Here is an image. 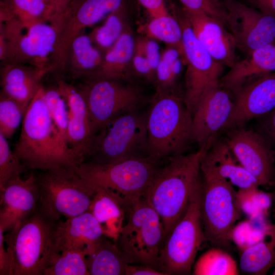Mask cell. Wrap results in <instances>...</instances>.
I'll return each mask as SVG.
<instances>
[{"instance_id": "41", "label": "cell", "mask_w": 275, "mask_h": 275, "mask_svg": "<svg viewBox=\"0 0 275 275\" xmlns=\"http://www.w3.org/2000/svg\"><path fill=\"white\" fill-rule=\"evenodd\" d=\"M188 11L205 13L222 21L226 25L227 13L214 0H178Z\"/></svg>"}, {"instance_id": "23", "label": "cell", "mask_w": 275, "mask_h": 275, "mask_svg": "<svg viewBox=\"0 0 275 275\" xmlns=\"http://www.w3.org/2000/svg\"><path fill=\"white\" fill-rule=\"evenodd\" d=\"M22 64L4 65L1 68V92L16 101L25 111L41 86V80L48 72Z\"/></svg>"}, {"instance_id": "11", "label": "cell", "mask_w": 275, "mask_h": 275, "mask_svg": "<svg viewBox=\"0 0 275 275\" xmlns=\"http://www.w3.org/2000/svg\"><path fill=\"white\" fill-rule=\"evenodd\" d=\"M201 182L192 194L183 216L166 239L158 270L166 275L189 274L198 251L205 240L200 213Z\"/></svg>"}, {"instance_id": "18", "label": "cell", "mask_w": 275, "mask_h": 275, "mask_svg": "<svg viewBox=\"0 0 275 275\" xmlns=\"http://www.w3.org/2000/svg\"><path fill=\"white\" fill-rule=\"evenodd\" d=\"M234 95V108L222 132L243 127L275 107V72L250 80Z\"/></svg>"}, {"instance_id": "24", "label": "cell", "mask_w": 275, "mask_h": 275, "mask_svg": "<svg viewBox=\"0 0 275 275\" xmlns=\"http://www.w3.org/2000/svg\"><path fill=\"white\" fill-rule=\"evenodd\" d=\"M275 72V42L257 49L236 61L222 76L219 84L233 94L243 84L259 76Z\"/></svg>"}, {"instance_id": "7", "label": "cell", "mask_w": 275, "mask_h": 275, "mask_svg": "<svg viewBox=\"0 0 275 275\" xmlns=\"http://www.w3.org/2000/svg\"><path fill=\"white\" fill-rule=\"evenodd\" d=\"M35 174L38 209L51 220L72 217L89 210L95 189L75 170L56 168Z\"/></svg>"}, {"instance_id": "15", "label": "cell", "mask_w": 275, "mask_h": 275, "mask_svg": "<svg viewBox=\"0 0 275 275\" xmlns=\"http://www.w3.org/2000/svg\"><path fill=\"white\" fill-rule=\"evenodd\" d=\"M234 106V94L219 82L204 92L192 114V140L199 148L210 147L218 137Z\"/></svg>"}, {"instance_id": "22", "label": "cell", "mask_w": 275, "mask_h": 275, "mask_svg": "<svg viewBox=\"0 0 275 275\" xmlns=\"http://www.w3.org/2000/svg\"><path fill=\"white\" fill-rule=\"evenodd\" d=\"M105 237L98 221L89 210L77 216L57 222L53 234V250H68L91 254Z\"/></svg>"}, {"instance_id": "1", "label": "cell", "mask_w": 275, "mask_h": 275, "mask_svg": "<svg viewBox=\"0 0 275 275\" xmlns=\"http://www.w3.org/2000/svg\"><path fill=\"white\" fill-rule=\"evenodd\" d=\"M14 152L28 169L75 170L80 162L64 140L48 109L42 85L29 103Z\"/></svg>"}, {"instance_id": "43", "label": "cell", "mask_w": 275, "mask_h": 275, "mask_svg": "<svg viewBox=\"0 0 275 275\" xmlns=\"http://www.w3.org/2000/svg\"><path fill=\"white\" fill-rule=\"evenodd\" d=\"M254 228L253 221L247 219L239 222L232 229L231 240L241 252L249 247Z\"/></svg>"}, {"instance_id": "30", "label": "cell", "mask_w": 275, "mask_h": 275, "mask_svg": "<svg viewBox=\"0 0 275 275\" xmlns=\"http://www.w3.org/2000/svg\"><path fill=\"white\" fill-rule=\"evenodd\" d=\"M90 35L80 34L69 47L65 71L74 77H83L97 68L102 63L103 56L93 45Z\"/></svg>"}, {"instance_id": "31", "label": "cell", "mask_w": 275, "mask_h": 275, "mask_svg": "<svg viewBox=\"0 0 275 275\" xmlns=\"http://www.w3.org/2000/svg\"><path fill=\"white\" fill-rule=\"evenodd\" d=\"M184 65H186V61L183 49L172 46L166 50L155 71L154 80L156 92L175 89V85Z\"/></svg>"}, {"instance_id": "16", "label": "cell", "mask_w": 275, "mask_h": 275, "mask_svg": "<svg viewBox=\"0 0 275 275\" xmlns=\"http://www.w3.org/2000/svg\"><path fill=\"white\" fill-rule=\"evenodd\" d=\"M226 132L224 140L260 185H274L275 151L269 144L254 129L243 127Z\"/></svg>"}, {"instance_id": "44", "label": "cell", "mask_w": 275, "mask_h": 275, "mask_svg": "<svg viewBox=\"0 0 275 275\" xmlns=\"http://www.w3.org/2000/svg\"><path fill=\"white\" fill-rule=\"evenodd\" d=\"M132 67L136 73L147 79L155 78V72L151 68L144 52L142 41L135 46L132 59Z\"/></svg>"}, {"instance_id": "32", "label": "cell", "mask_w": 275, "mask_h": 275, "mask_svg": "<svg viewBox=\"0 0 275 275\" xmlns=\"http://www.w3.org/2000/svg\"><path fill=\"white\" fill-rule=\"evenodd\" d=\"M237 263L223 249L211 248L202 254L193 265L195 275H237Z\"/></svg>"}, {"instance_id": "17", "label": "cell", "mask_w": 275, "mask_h": 275, "mask_svg": "<svg viewBox=\"0 0 275 275\" xmlns=\"http://www.w3.org/2000/svg\"><path fill=\"white\" fill-rule=\"evenodd\" d=\"M226 25L236 48L246 55L275 42V17L239 3H227Z\"/></svg>"}, {"instance_id": "8", "label": "cell", "mask_w": 275, "mask_h": 275, "mask_svg": "<svg viewBox=\"0 0 275 275\" xmlns=\"http://www.w3.org/2000/svg\"><path fill=\"white\" fill-rule=\"evenodd\" d=\"M6 45L2 65L22 64L52 71L51 59L58 33L56 17L25 24L16 18L1 22Z\"/></svg>"}, {"instance_id": "5", "label": "cell", "mask_w": 275, "mask_h": 275, "mask_svg": "<svg viewBox=\"0 0 275 275\" xmlns=\"http://www.w3.org/2000/svg\"><path fill=\"white\" fill-rule=\"evenodd\" d=\"M201 173L200 213L205 240L216 247L228 248L232 230L241 217L237 191L202 160Z\"/></svg>"}, {"instance_id": "9", "label": "cell", "mask_w": 275, "mask_h": 275, "mask_svg": "<svg viewBox=\"0 0 275 275\" xmlns=\"http://www.w3.org/2000/svg\"><path fill=\"white\" fill-rule=\"evenodd\" d=\"M127 211L128 220L116 244L128 263L146 265L158 270V258L166 241L159 215L144 197L129 206Z\"/></svg>"}, {"instance_id": "19", "label": "cell", "mask_w": 275, "mask_h": 275, "mask_svg": "<svg viewBox=\"0 0 275 275\" xmlns=\"http://www.w3.org/2000/svg\"><path fill=\"white\" fill-rule=\"evenodd\" d=\"M57 87L69 109L67 143L81 163L89 158L95 136L91 129L86 102L78 88L73 85L60 79Z\"/></svg>"}, {"instance_id": "50", "label": "cell", "mask_w": 275, "mask_h": 275, "mask_svg": "<svg viewBox=\"0 0 275 275\" xmlns=\"http://www.w3.org/2000/svg\"><path fill=\"white\" fill-rule=\"evenodd\" d=\"M47 6L52 8L57 15L62 13L71 0H42Z\"/></svg>"}, {"instance_id": "38", "label": "cell", "mask_w": 275, "mask_h": 275, "mask_svg": "<svg viewBox=\"0 0 275 275\" xmlns=\"http://www.w3.org/2000/svg\"><path fill=\"white\" fill-rule=\"evenodd\" d=\"M25 111L16 101L1 92L0 133L7 139L12 137Z\"/></svg>"}, {"instance_id": "21", "label": "cell", "mask_w": 275, "mask_h": 275, "mask_svg": "<svg viewBox=\"0 0 275 275\" xmlns=\"http://www.w3.org/2000/svg\"><path fill=\"white\" fill-rule=\"evenodd\" d=\"M182 13L203 46L217 62L231 68L235 63L234 38L221 20L205 13L191 12L183 7Z\"/></svg>"}, {"instance_id": "46", "label": "cell", "mask_w": 275, "mask_h": 275, "mask_svg": "<svg viewBox=\"0 0 275 275\" xmlns=\"http://www.w3.org/2000/svg\"><path fill=\"white\" fill-rule=\"evenodd\" d=\"M142 42L144 52L151 68L155 73L156 68L161 58L158 51V45L152 40L142 41Z\"/></svg>"}, {"instance_id": "47", "label": "cell", "mask_w": 275, "mask_h": 275, "mask_svg": "<svg viewBox=\"0 0 275 275\" xmlns=\"http://www.w3.org/2000/svg\"><path fill=\"white\" fill-rule=\"evenodd\" d=\"M4 232L0 227V275H11V261L7 247L5 246Z\"/></svg>"}, {"instance_id": "36", "label": "cell", "mask_w": 275, "mask_h": 275, "mask_svg": "<svg viewBox=\"0 0 275 275\" xmlns=\"http://www.w3.org/2000/svg\"><path fill=\"white\" fill-rule=\"evenodd\" d=\"M148 35L153 38L183 49L182 31L181 25L176 17L169 14L152 18L147 26Z\"/></svg>"}, {"instance_id": "49", "label": "cell", "mask_w": 275, "mask_h": 275, "mask_svg": "<svg viewBox=\"0 0 275 275\" xmlns=\"http://www.w3.org/2000/svg\"><path fill=\"white\" fill-rule=\"evenodd\" d=\"M261 12L275 17V0H251Z\"/></svg>"}, {"instance_id": "12", "label": "cell", "mask_w": 275, "mask_h": 275, "mask_svg": "<svg viewBox=\"0 0 275 275\" xmlns=\"http://www.w3.org/2000/svg\"><path fill=\"white\" fill-rule=\"evenodd\" d=\"M78 89L85 99L95 135L119 116L139 108L142 101L139 88L129 80H85Z\"/></svg>"}, {"instance_id": "14", "label": "cell", "mask_w": 275, "mask_h": 275, "mask_svg": "<svg viewBox=\"0 0 275 275\" xmlns=\"http://www.w3.org/2000/svg\"><path fill=\"white\" fill-rule=\"evenodd\" d=\"M126 4L127 0H71L58 16L57 39L51 58L54 66H65L70 44L84 29Z\"/></svg>"}, {"instance_id": "33", "label": "cell", "mask_w": 275, "mask_h": 275, "mask_svg": "<svg viewBox=\"0 0 275 275\" xmlns=\"http://www.w3.org/2000/svg\"><path fill=\"white\" fill-rule=\"evenodd\" d=\"M86 256V253L79 250L54 253L43 275H90Z\"/></svg>"}, {"instance_id": "13", "label": "cell", "mask_w": 275, "mask_h": 275, "mask_svg": "<svg viewBox=\"0 0 275 275\" xmlns=\"http://www.w3.org/2000/svg\"><path fill=\"white\" fill-rule=\"evenodd\" d=\"M182 31V44L186 61L184 102L191 115L204 92L222 77L224 66L208 52L195 36L182 12L177 11Z\"/></svg>"}, {"instance_id": "4", "label": "cell", "mask_w": 275, "mask_h": 275, "mask_svg": "<svg viewBox=\"0 0 275 275\" xmlns=\"http://www.w3.org/2000/svg\"><path fill=\"white\" fill-rule=\"evenodd\" d=\"M160 161L150 156L110 163L87 160L81 163L75 171L92 186L115 194L128 208L144 197L160 167Z\"/></svg>"}, {"instance_id": "34", "label": "cell", "mask_w": 275, "mask_h": 275, "mask_svg": "<svg viewBox=\"0 0 275 275\" xmlns=\"http://www.w3.org/2000/svg\"><path fill=\"white\" fill-rule=\"evenodd\" d=\"M1 2L14 18L25 24L49 20L58 15L42 0H1Z\"/></svg>"}, {"instance_id": "39", "label": "cell", "mask_w": 275, "mask_h": 275, "mask_svg": "<svg viewBox=\"0 0 275 275\" xmlns=\"http://www.w3.org/2000/svg\"><path fill=\"white\" fill-rule=\"evenodd\" d=\"M44 97L53 121L61 135L67 143L69 121V109H67V102L57 87L44 88Z\"/></svg>"}, {"instance_id": "40", "label": "cell", "mask_w": 275, "mask_h": 275, "mask_svg": "<svg viewBox=\"0 0 275 275\" xmlns=\"http://www.w3.org/2000/svg\"><path fill=\"white\" fill-rule=\"evenodd\" d=\"M258 187L239 189L237 200L242 212L251 219L264 212L269 206L270 198L266 193L260 190Z\"/></svg>"}, {"instance_id": "2", "label": "cell", "mask_w": 275, "mask_h": 275, "mask_svg": "<svg viewBox=\"0 0 275 275\" xmlns=\"http://www.w3.org/2000/svg\"><path fill=\"white\" fill-rule=\"evenodd\" d=\"M209 148L168 158L147 189L144 198L159 215L166 240L184 215L193 193L201 182V162Z\"/></svg>"}, {"instance_id": "51", "label": "cell", "mask_w": 275, "mask_h": 275, "mask_svg": "<svg viewBox=\"0 0 275 275\" xmlns=\"http://www.w3.org/2000/svg\"><path fill=\"white\" fill-rule=\"evenodd\" d=\"M216 3H217L219 5H220V1L221 0H214ZM228 0H226L227 2Z\"/></svg>"}, {"instance_id": "25", "label": "cell", "mask_w": 275, "mask_h": 275, "mask_svg": "<svg viewBox=\"0 0 275 275\" xmlns=\"http://www.w3.org/2000/svg\"><path fill=\"white\" fill-rule=\"evenodd\" d=\"M135 46L131 33L124 31L114 44L106 51L101 64L82 77L85 80H129Z\"/></svg>"}, {"instance_id": "26", "label": "cell", "mask_w": 275, "mask_h": 275, "mask_svg": "<svg viewBox=\"0 0 275 275\" xmlns=\"http://www.w3.org/2000/svg\"><path fill=\"white\" fill-rule=\"evenodd\" d=\"M202 160L239 189L260 186L258 180L240 163L224 139L217 138Z\"/></svg>"}, {"instance_id": "6", "label": "cell", "mask_w": 275, "mask_h": 275, "mask_svg": "<svg viewBox=\"0 0 275 275\" xmlns=\"http://www.w3.org/2000/svg\"><path fill=\"white\" fill-rule=\"evenodd\" d=\"M56 223L38 209L4 235L11 261V275H43L54 254Z\"/></svg>"}, {"instance_id": "10", "label": "cell", "mask_w": 275, "mask_h": 275, "mask_svg": "<svg viewBox=\"0 0 275 275\" xmlns=\"http://www.w3.org/2000/svg\"><path fill=\"white\" fill-rule=\"evenodd\" d=\"M146 121L147 112L139 108L114 119L95 135L87 160L110 163L149 156Z\"/></svg>"}, {"instance_id": "48", "label": "cell", "mask_w": 275, "mask_h": 275, "mask_svg": "<svg viewBox=\"0 0 275 275\" xmlns=\"http://www.w3.org/2000/svg\"><path fill=\"white\" fill-rule=\"evenodd\" d=\"M125 275H166L149 266L143 264H129L126 266Z\"/></svg>"}, {"instance_id": "20", "label": "cell", "mask_w": 275, "mask_h": 275, "mask_svg": "<svg viewBox=\"0 0 275 275\" xmlns=\"http://www.w3.org/2000/svg\"><path fill=\"white\" fill-rule=\"evenodd\" d=\"M0 227L12 230L33 215L39 204V192L32 171L25 179L18 177L0 191Z\"/></svg>"}, {"instance_id": "3", "label": "cell", "mask_w": 275, "mask_h": 275, "mask_svg": "<svg viewBox=\"0 0 275 275\" xmlns=\"http://www.w3.org/2000/svg\"><path fill=\"white\" fill-rule=\"evenodd\" d=\"M148 155L161 160L184 153L193 142V117L175 89L156 92L147 111Z\"/></svg>"}, {"instance_id": "35", "label": "cell", "mask_w": 275, "mask_h": 275, "mask_svg": "<svg viewBox=\"0 0 275 275\" xmlns=\"http://www.w3.org/2000/svg\"><path fill=\"white\" fill-rule=\"evenodd\" d=\"M127 6L108 15L104 23L96 29L90 35L93 42L103 49H109L124 32V19Z\"/></svg>"}, {"instance_id": "42", "label": "cell", "mask_w": 275, "mask_h": 275, "mask_svg": "<svg viewBox=\"0 0 275 275\" xmlns=\"http://www.w3.org/2000/svg\"><path fill=\"white\" fill-rule=\"evenodd\" d=\"M255 126L257 132L275 151V107L257 118Z\"/></svg>"}, {"instance_id": "45", "label": "cell", "mask_w": 275, "mask_h": 275, "mask_svg": "<svg viewBox=\"0 0 275 275\" xmlns=\"http://www.w3.org/2000/svg\"><path fill=\"white\" fill-rule=\"evenodd\" d=\"M152 17H157L169 14L164 0H136Z\"/></svg>"}, {"instance_id": "29", "label": "cell", "mask_w": 275, "mask_h": 275, "mask_svg": "<svg viewBox=\"0 0 275 275\" xmlns=\"http://www.w3.org/2000/svg\"><path fill=\"white\" fill-rule=\"evenodd\" d=\"M90 275H123L128 262L116 242L105 236L86 256Z\"/></svg>"}, {"instance_id": "27", "label": "cell", "mask_w": 275, "mask_h": 275, "mask_svg": "<svg viewBox=\"0 0 275 275\" xmlns=\"http://www.w3.org/2000/svg\"><path fill=\"white\" fill-rule=\"evenodd\" d=\"M93 187L96 193L89 211L98 221L105 236L116 241L124 225L125 211H127V208L123 201L109 190Z\"/></svg>"}, {"instance_id": "37", "label": "cell", "mask_w": 275, "mask_h": 275, "mask_svg": "<svg viewBox=\"0 0 275 275\" xmlns=\"http://www.w3.org/2000/svg\"><path fill=\"white\" fill-rule=\"evenodd\" d=\"M28 170L10 149L7 139L0 133V191Z\"/></svg>"}, {"instance_id": "28", "label": "cell", "mask_w": 275, "mask_h": 275, "mask_svg": "<svg viewBox=\"0 0 275 275\" xmlns=\"http://www.w3.org/2000/svg\"><path fill=\"white\" fill-rule=\"evenodd\" d=\"M274 264L275 224H268L262 239L241 252L239 268L246 274L263 275Z\"/></svg>"}]
</instances>
